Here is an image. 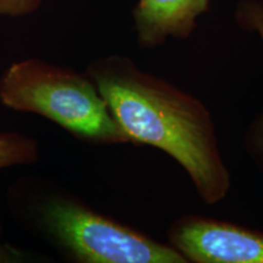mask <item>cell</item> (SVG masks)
Segmentation results:
<instances>
[{
  "label": "cell",
  "mask_w": 263,
  "mask_h": 263,
  "mask_svg": "<svg viewBox=\"0 0 263 263\" xmlns=\"http://www.w3.org/2000/svg\"><path fill=\"white\" fill-rule=\"evenodd\" d=\"M39 144L34 138L17 132L0 133V170L35 162Z\"/></svg>",
  "instance_id": "8992f818"
},
{
  "label": "cell",
  "mask_w": 263,
  "mask_h": 263,
  "mask_svg": "<svg viewBox=\"0 0 263 263\" xmlns=\"http://www.w3.org/2000/svg\"><path fill=\"white\" fill-rule=\"evenodd\" d=\"M22 256L17 250L10 248L3 242L2 239V227H0V263L3 262H17Z\"/></svg>",
  "instance_id": "9c48e42d"
},
{
  "label": "cell",
  "mask_w": 263,
  "mask_h": 263,
  "mask_svg": "<svg viewBox=\"0 0 263 263\" xmlns=\"http://www.w3.org/2000/svg\"><path fill=\"white\" fill-rule=\"evenodd\" d=\"M0 101L10 110L43 116L88 143H130L87 73L38 59L14 62L0 77Z\"/></svg>",
  "instance_id": "7a4b0ae2"
},
{
  "label": "cell",
  "mask_w": 263,
  "mask_h": 263,
  "mask_svg": "<svg viewBox=\"0 0 263 263\" xmlns=\"http://www.w3.org/2000/svg\"><path fill=\"white\" fill-rule=\"evenodd\" d=\"M238 18L245 27L254 29L263 42V2L244 0L238 8Z\"/></svg>",
  "instance_id": "52a82bcc"
},
{
  "label": "cell",
  "mask_w": 263,
  "mask_h": 263,
  "mask_svg": "<svg viewBox=\"0 0 263 263\" xmlns=\"http://www.w3.org/2000/svg\"><path fill=\"white\" fill-rule=\"evenodd\" d=\"M132 143L164 151L182 164L207 202L226 196L228 172L219 156L215 127L205 106L129 59L107 57L85 72Z\"/></svg>",
  "instance_id": "6da1fadb"
},
{
  "label": "cell",
  "mask_w": 263,
  "mask_h": 263,
  "mask_svg": "<svg viewBox=\"0 0 263 263\" xmlns=\"http://www.w3.org/2000/svg\"><path fill=\"white\" fill-rule=\"evenodd\" d=\"M171 241L186 259L200 263H263V234L203 218H186L171 229Z\"/></svg>",
  "instance_id": "277c9868"
},
{
  "label": "cell",
  "mask_w": 263,
  "mask_h": 263,
  "mask_svg": "<svg viewBox=\"0 0 263 263\" xmlns=\"http://www.w3.org/2000/svg\"><path fill=\"white\" fill-rule=\"evenodd\" d=\"M209 5L210 0H139L133 11L138 42L153 48L168 37H188Z\"/></svg>",
  "instance_id": "5b68a950"
},
{
  "label": "cell",
  "mask_w": 263,
  "mask_h": 263,
  "mask_svg": "<svg viewBox=\"0 0 263 263\" xmlns=\"http://www.w3.org/2000/svg\"><path fill=\"white\" fill-rule=\"evenodd\" d=\"M42 0H0V16L31 15L41 8Z\"/></svg>",
  "instance_id": "ba28073f"
},
{
  "label": "cell",
  "mask_w": 263,
  "mask_h": 263,
  "mask_svg": "<svg viewBox=\"0 0 263 263\" xmlns=\"http://www.w3.org/2000/svg\"><path fill=\"white\" fill-rule=\"evenodd\" d=\"M29 219L61 252L82 263H183L176 248L95 212L57 192L43 193L29 205Z\"/></svg>",
  "instance_id": "3957f363"
}]
</instances>
